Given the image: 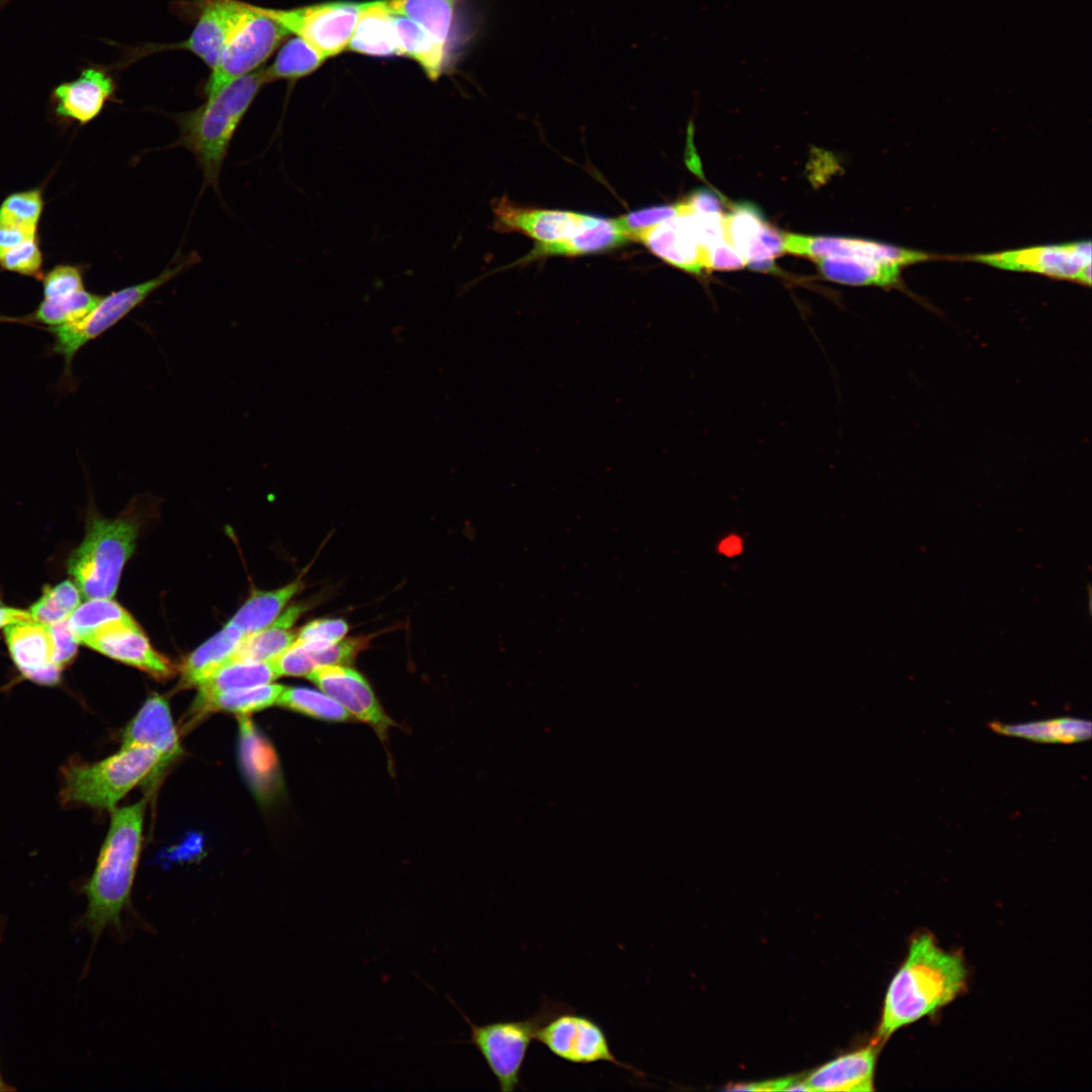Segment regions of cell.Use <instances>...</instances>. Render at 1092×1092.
Masks as SVG:
<instances>
[{"label": "cell", "instance_id": "2e32d148", "mask_svg": "<svg viewBox=\"0 0 1092 1092\" xmlns=\"http://www.w3.org/2000/svg\"><path fill=\"white\" fill-rule=\"evenodd\" d=\"M9 654L23 677L42 686L61 680L62 669L55 661L54 641L48 625L32 620L4 628Z\"/></svg>", "mask_w": 1092, "mask_h": 1092}, {"label": "cell", "instance_id": "d6986e66", "mask_svg": "<svg viewBox=\"0 0 1092 1092\" xmlns=\"http://www.w3.org/2000/svg\"><path fill=\"white\" fill-rule=\"evenodd\" d=\"M636 242L666 263L695 275L706 268V250L699 243L689 214H678L641 233Z\"/></svg>", "mask_w": 1092, "mask_h": 1092}, {"label": "cell", "instance_id": "681fc988", "mask_svg": "<svg viewBox=\"0 0 1092 1092\" xmlns=\"http://www.w3.org/2000/svg\"><path fill=\"white\" fill-rule=\"evenodd\" d=\"M33 238H36V234L0 222V256Z\"/></svg>", "mask_w": 1092, "mask_h": 1092}, {"label": "cell", "instance_id": "ee69618b", "mask_svg": "<svg viewBox=\"0 0 1092 1092\" xmlns=\"http://www.w3.org/2000/svg\"><path fill=\"white\" fill-rule=\"evenodd\" d=\"M43 298H58L84 289L83 275L79 267L59 265L42 278Z\"/></svg>", "mask_w": 1092, "mask_h": 1092}, {"label": "cell", "instance_id": "1f68e13d", "mask_svg": "<svg viewBox=\"0 0 1092 1092\" xmlns=\"http://www.w3.org/2000/svg\"><path fill=\"white\" fill-rule=\"evenodd\" d=\"M461 0H385L394 15L404 16L447 46Z\"/></svg>", "mask_w": 1092, "mask_h": 1092}, {"label": "cell", "instance_id": "836d02e7", "mask_svg": "<svg viewBox=\"0 0 1092 1092\" xmlns=\"http://www.w3.org/2000/svg\"><path fill=\"white\" fill-rule=\"evenodd\" d=\"M326 59L298 36L281 44L270 66L263 68L268 82L294 81L315 72Z\"/></svg>", "mask_w": 1092, "mask_h": 1092}, {"label": "cell", "instance_id": "f35d334b", "mask_svg": "<svg viewBox=\"0 0 1092 1092\" xmlns=\"http://www.w3.org/2000/svg\"><path fill=\"white\" fill-rule=\"evenodd\" d=\"M42 207L39 189L12 193L0 205V222L36 234Z\"/></svg>", "mask_w": 1092, "mask_h": 1092}, {"label": "cell", "instance_id": "f1b7e54d", "mask_svg": "<svg viewBox=\"0 0 1092 1092\" xmlns=\"http://www.w3.org/2000/svg\"><path fill=\"white\" fill-rule=\"evenodd\" d=\"M394 27L401 56L418 63L430 80H438L445 70L446 44L404 16L394 15Z\"/></svg>", "mask_w": 1092, "mask_h": 1092}, {"label": "cell", "instance_id": "30bf717a", "mask_svg": "<svg viewBox=\"0 0 1092 1092\" xmlns=\"http://www.w3.org/2000/svg\"><path fill=\"white\" fill-rule=\"evenodd\" d=\"M536 1040L556 1058L574 1065L609 1063L639 1080L646 1075L638 1068L624 1063L611 1049L607 1033L595 1019L578 1014L574 1008L562 1011L538 1030Z\"/></svg>", "mask_w": 1092, "mask_h": 1092}, {"label": "cell", "instance_id": "7bdbcfd3", "mask_svg": "<svg viewBox=\"0 0 1092 1092\" xmlns=\"http://www.w3.org/2000/svg\"><path fill=\"white\" fill-rule=\"evenodd\" d=\"M42 255L36 238L29 239L0 256V268L24 276L41 278Z\"/></svg>", "mask_w": 1092, "mask_h": 1092}, {"label": "cell", "instance_id": "5b68a950", "mask_svg": "<svg viewBox=\"0 0 1092 1092\" xmlns=\"http://www.w3.org/2000/svg\"><path fill=\"white\" fill-rule=\"evenodd\" d=\"M136 537L138 525L129 517L89 521L83 541L68 559V571L87 600L115 595Z\"/></svg>", "mask_w": 1092, "mask_h": 1092}, {"label": "cell", "instance_id": "8992f818", "mask_svg": "<svg viewBox=\"0 0 1092 1092\" xmlns=\"http://www.w3.org/2000/svg\"><path fill=\"white\" fill-rule=\"evenodd\" d=\"M447 998L470 1028L469 1038L463 1042L476 1048L503 1092H513L522 1087V1069L541 1026L556 1014L573 1008L565 1002L543 996L535 1014L528 1018L475 1024L452 998Z\"/></svg>", "mask_w": 1092, "mask_h": 1092}, {"label": "cell", "instance_id": "c3c4849f", "mask_svg": "<svg viewBox=\"0 0 1092 1092\" xmlns=\"http://www.w3.org/2000/svg\"><path fill=\"white\" fill-rule=\"evenodd\" d=\"M797 1079V1077L791 1076L761 1082L737 1083L727 1086L726 1089L733 1091H787Z\"/></svg>", "mask_w": 1092, "mask_h": 1092}, {"label": "cell", "instance_id": "5bb4252c", "mask_svg": "<svg viewBox=\"0 0 1092 1092\" xmlns=\"http://www.w3.org/2000/svg\"><path fill=\"white\" fill-rule=\"evenodd\" d=\"M81 644L158 679L175 672L169 658L158 652L134 619L104 625L84 637Z\"/></svg>", "mask_w": 1092, "mask_h": 1092}, {"label": "cell", "instance_id": "f546056e", "mask_svg": "<svg viewBox=\"0 0 1092 1092\" xmlns=\"http://www.w3.org/2000/svg\"><path fill=\"white\" fill-rule=\"evenodd\" d=\"M302 587V581L296 580L277 589L255 592L229 623L244 636L256 633L272 624Z\"/></svg>", "mask_w": 1092, "mask_h": 1092}, {"label": "cell", "instance_id": "4dcf8cb0", "mask_svg": "<svg viewBox=\"0 0 1092 1092\" xmlns=\"http://www.w3.org/2000/svg\"><path fill=\"white\" fill-rule=\"evenodd\" d=\"M102 296L89 292L85 288L71 295L58 298H43L29 314L11 317L0 316V322L25 325L42 324L57 327L77 322L88 314L101 300Z\"/></svg>", "mask_w": 1092, "mask_h": 1092}, {"label": "cell", "instance_id": "60d3db41", "mask_svg": "<svg viewBox=\"0 0 1092 1092\" xmlns=\"http://www.w3.org/2000/svg\"><path fill=\"white\" fill-rule=\"evenodd\" d=\"M369 640L366 636L343 638L314 650L307 649L298 643L305 649L309 661L313 669H315L325 665H348L354 661L360 651L368 646Z\"/></svg>", "mask_w": 1092, "mask_h": 1092}, {"label": "cell", "instance_id": "83f0119b", "mask_svg": "<svg viewBox=\"0 0 1092 1092\" xmlns=\"http://www.w3.org/2000/svg\"><path fill=\"white\" fill-rule=\"evenodd\" d=\"M278 674L269 661H234L225 664L200 682L192 712L197 711L213 697L241 689L272 682Z\"/></svg>", "mask_w": 1092, "mask_h": 1092}, {"label": "cell", "instance_id": "816d5d0a", "mask_svg": "<svg viewBox=\"0 0 1092 1092\" xmlns=\"http://www.w3.org/2000/svg\"><path fill=\"white\" fill-rule=\"evenodd\" d=\"M741 550V542L736 537H730L722 542L720 551L728 556L736 555Z\"/></svg>", "mask_w": 1092, "mask_h": 1092}, {"label": "cell", "instance_id": "ffe728a7", "mask_svg": "<svg viewBox=\"0 0 1092 1092\" xmlns=\"http://www.w3.org/2000/svg\"><path fill=\"white\" fill-rule=\"evenodd\" d=\"M724 225L727 241L743 256L746 264L774 260L785 252L783 233L770 225L751 203L733 204L731 211L724 214Z\"/></svg>", "mask_w": 1092, "mask_h": 1092}, {"label": "cell", "instance_id": "9c48e42d", "mask_svg": "<svg viewBox=\"0 0 1092 1092\" xmlns=\"http://www.w3.org/2000/svg\"><path fill=\"white\" fill-rule=\"evenodd\" d=\"M363 3L333 1L290 9L260 7L289 34L302 38L327 60L347 50Z\"/></svg>", "mask_w": 1092, "mask_h": 1092}, {"label": "cell", "instance_id": "52a82bcc", "mask_svg": "<svg viewBox=\"0 0 1092 1092\" xmlns=\"http://www.w3.org/2000/svg\"><path fill=\"white\" fill-rule=\"evenodd\" d=\"M199 259L196 253L178 258L158 276L102 296L99 303L81 320L67 325L41 328L53 337L51 353L62 356L64 359V375L72 378V362L83 346L115 326L153 292L195 265Z\"/></svg>", "mask_w": 1092, "mask_h": 1092}, {"label": "cell", "instance_id": "cb8c5ba5", "mask_svg": "<svg viewBox=\"0 0 1092 1092\" xmlns=\"http://www.w3.org/2000/svg\"><path fill=\"white\" fill-rule=\"evenodd\" d=\"M630 242L615 219L600 220L580 233L561 241L537 243L523 261L548 256H578L608 251Z\"/></svg>", "mask_w": 1092, "mask_h": 1092}, {"label": "cell", "instance_id": "d4e9b609", "mask_svg": "<svg viewBox=\"0 0 1092 1092\" xmlns=\"http://www.w3.org/2000/svg\"><path fill=\"white\" fill-rule=\"evenodd\" d=\"M244 634L228 623L224 628L196 648L181 665V687L198 686L230 663Z\"/></svg>", "mask_w": 1092, "mask_h": 1092}, {"label": "cell", "instance_id": "7402d4cb", "mask_svg": "<svg viewBox=\"0 0 1092 1092\" xmlns=\"http://www.w3.org/2000/svg\"><path fill=\"white\" fill-rule=\"evenodd\" d=\"M114 92V80L109 74L99 68H86L77 79L54 90L56 112L87 123L101 112Z\"/></svg>", "mask_w": 1092, "mask_h": 1092}, {"label": "cell", "instance_id": "7a4b0ae2", "mask_svg": "<svg viewBox=\"0 0 1092 1092\" xmlns=\"http://www.w3.org/2000/svg\"><path fill=\"white\" fill-rule=\"evenodd\" d=\"M145 801L113 809L95 869L83 886L87 908L81 923L97 940L106 928L120 931L122 913L130 907L143 835Z\"/></svg>", "mask_w": 1092, "mask_h": 1092}, {"label": "cell", "instance_id": "8fae6325", "mask_svg": "<svg viewBox=\"0 0 1092 1092\" xmlns=\"http://www.w3.org/2000/svg\"><path fill=\"white\" fill-rule=\"evenodd\" d=\"M972 260L1001 269L1091 283L1090 241L977 255Z\"/></svg>", "mask_w": 1092, "mask_h": 1092}, {"label": "cell", "instance_id": "277c9868", "mask_svg": "<svg viewBox=\"0 0 1092 1092\" xmlns=\"http://www.w3.org/2000/svg\"><path fill=\"white\" fill-rule=\"evenodd\" d=\"M160 762L154 748L129 746L94 763H71L62 769L61 799L65 804L112 811L133 787L153 777Z\"/></svg>", "mask_w": 1092, "mask_h": 1092}, {"label": "cell", "instance_id": "8d00e7d4", "mask_svg": "<svg viewBox=\"0 0 1092 1092\" xmlns=\"http://www.w3.org/2000/svg\"><path fill=\"white\" fill-rule=\"evenodd\" d=\"M81 604V592L76 583L64 580L44 585L40 598L28 609L31 620L52 625L67 620Z\"/></svg>", "mask_w": 1092, "mask_h": 1092}, {"label": "cell", "instance_id": "4316f807", "mask_svg": "<svg viewBox=\"0 0 1092 1092\" xmlns=\"http://www.w3.org/2000/svg\"><path fill=\"white\" fill-rule=\"evenodd\" d=\"M305 606L295 604L268 627L243 637L231 662L234 661H269L288 648L296 639L291 626L296 622Z\"/></svg>", "mask_w": 1092, "mask_h": 1092}, {"label": "cell", "instance_id": "44dd1931", "mask_svg": "<svg viewBox=\"0 0 1092 1092\" xmlns=\"http://www.w3.org/2000/svg\"><path fill=\"white\" fill-rule=\"evenodd\" d=\"M880 1044L844 1054L812 1071L803 1079L808 1091H873Z\"/></svg>", "mask_w": 1092, "mask_h": 1092}, {"label": "cell", "instance_id": "f907efd6", "mask_svg": "<svg viewBox=\"0 0 1092 1092\" xmlns=\"http://www.w3.org/2000/svg\"><path fill=\"white\" fill-rule=\"evenodd\" d=\"M26 620H31L28 610L0 606V629L12 623Z\"/></svg>", "mask_w": 1092, "mask_h": 1092}, {"label": "cell", "instance_id": "f5cc1de1", "mask_svg": "<svg viewBox=\"0 0 1092 1092\" xmlns=\"http://www.w3.org/2000/svg\"><path fill=\"white\" fill-rule=\"evenodd\" d=\"M14 1089H15L14 1087H11V1086H9V1085H8V1084H7V1083H6V1082H5L4 1080H3V1078H2V1075H1V1072H0V1092H4V1091H11V1090H14Z\"/></svg>", "mask_w": 1092, "mask_h": 1092}, {"label": "cell", "instance_id": "e575fe53", "mask_svg": "<svg viewBox=\"0 0 1092 1092\" xmlns=\"http://www.w3.org/2000/svg\"><path fill=\"white\" fill-rule=\"evenodd\" d=\"M284 689L282 685L270 682L226 692L207 701L196 714L224 711L245 715L258 712L277 704Z\"/></svg>", "mask_w": 1092, "mask_h": 1092}, {"label": "cell", "instance_id": "603a6c76", "mask_svg": "<svg viewBox=\"0 0 1092 1092\" xmlns=\"http://www.w3.org/2000/svg\"><path fill=\"white\" fill-rule=\"evenodd\" d=\"M347 50L370 57L401 56L394 14L385 0L363 3Z\"/></svg>", "mask_w": 1092, "mask_h": 1092}, {"label": "cell", "instance_id": "7c38bea8", "mask_svg": "<svg viewBox=\"0 0 1092 1092\" xmlns=\"http://www.w3.org/2000/svg\"><path fill=\"white\" fill-rule=\"evenodd\" d=\"M306 677L353 718L370 725L381 740L394 722L386 715L364 676L348 665H325Z\"/></svg>", "mask_w": 1092, "mask_h": 1092}, {"label": "cell", "instance_id": "3957f363", "mask_svg": "<svg viewBox=\"0 0 1092 1092\" xmlns=\"http://www.w3.org/2000/svg\"><path fill=\"white\" fill-rule=\"evenodd\" d=\"M267 83L264 70H257L229 84L196 109L178 116L177 144L196 158L205 184L217 187L236 129Z\"/></svg>", "mask_w": 1092, "mask_h": 1092}, {"label": "cell", "instance_id": "7dc6e473", "mask_svg": "<svg viewBox=\"0 0 1092 1092\" xmlns=\"http://www.w3.org/2000/svg\"><path fill=\"white\" fill-rule=\"evenodd\" d=\"M688 212L697 213H722L723 205L720 197L706 189L697 190L682 200Z\"/></svg>", "mask_w": 1092, "mask_h": 1092}, {"label": "cell", "instance_id": "b9f144b4", "mask_svg": "<svg viewBox=\"0 0 1092 1092\" xmlns=\"http://www.w3.org/2000/svg\"><path fill=\"white\" fill-rule=\"evenodd\" d=\"M348 630L349 625L343 619H316L304 625L295 640L305 648L314 650L343 639Z\"/></svg>", "mask_w": 1092, "mask_h": 1092}, {"label": "cell", "instance_id": "4fadbf2b", "mask_svg": "<svg viewBox=\"0 0 1092 1092\" xmlns=\"http://www.w3.org/2000/svg\"><path fill=\"white\" fill-rule=\"evenodd\" d=\"M493 229L500 233L519 232L538 243L568 239L596 224L601 217L572 211L519 206L507 197L492 203Z\"/></svg>", "mask_w": 1092, "mask_h": 1092}, {"label": "cell", "instance_id": "484cf974", "mask_svg": "<svg viewBox=\"0 0 1092 1092\" xmlns=\"http://www.w3.org/2000/svg\"><path fill=\"white\" fill-rule=\"evenodd\" d=\"M816 263L827 280L853 286H891L898 283L902 268L861 257H824Z\"/></svg>", "mask_w": 1092, "mask_h": 1092}, {"label": "cell", "instance_id": "d6a6232c", "mask_svg": "<svg viewBox=\"0 0 1092 1092\" xmlns=\"http://www.w3.org/2000/svg\"><path fill=\"white\" fill-rule=\"evenodd\" d=\"M993 727L1005 735L1044 743H1074L1091 736L1090 721L1072 717L1012 725L994 724Z\"/></svg>", "mask_w": 1092, "mask_h": 1092}, {"label": "cell", "instance_id": "ab89813d", "mask_svg": "<svg viewBox=\"0 0 1092 1092\" xmlns=\"http://www.w3.org/2000/svg\"><path fill=\"white\" fill-rule=\"evenodd\" d=\"M680 202L669 205H656L624 214L615 218L619 228L629 241L636 242L637 237L654 225L678 214H684Z\"/></svg>", "mask_w": 1092, "mask_h": 1092}, {"label": "cell", "instance_id": "74e56055", "mask_svg": "<svg viewBox=\"0 0 1092 1092\" xmlns=\"http://www.w3.org/2000/svg\"><path fill=\"white\" fill-rule=\"evenodd\" d=\"M132 619L131 615L115 601L99 598L88 599L80 604L68 618V624L81 642L84 637L104 625Z\"/></svg>", "mask_w": 1092, "mask_h": 1092}, {"label": "cell", "instance_id": "ac0fdd59", "mask_svg": "<svg viewBox=\"0 0 1092 1092\" xmlns=\"http://www.w3.org/2000/svg\"><path fill=\"white\" fill-rule=\"evenodd\" d=\"M198 18L189 36L170 48L190 52L211 70L216 65L231 32L243 15L246 2L198 0Z\"/></svg>", "mask_w": 1092, "mask_h": 1092}, {"label": "cell", "instance_id": "f6af8a7d", "mask_svg": "<svg viewBox=\"0 0 1092 1092\" xmlns=\"http://www.w3.org/2000/svg\"><path fill=\"white\" fill-rule=\"evenodd\" d=\"M48 626L54 641L55 661L64 670L76 657L80 642L71 630L68 619Z\"/></svg>", "mask_w": 1092, "mask_h": 1092}, {"label": "cell", "instance_id": "d590c367", "mask_svg": "<svg viewBox=\"0 0 1092 1092\" xmlns=\"http://www.w3.org/2000/svg\"><path fill=\"white\" fill-rule=\"evenodd\" d=\"M277 704L289 710L330 722H345L353 717L333 698L308 688H285Z\"/></svg>", "mask_w": 1092, "mask_h": 1092}, {"label": "cell", "instance_id": "9a60e30c", "mask_svg": "<svg viewBox=\"0 0 1092 1092\" xmlns=\"http://www.w3.org/2000/svg\"><path fill=\"white\" fill-rule=\"evenodd\" d=\"M783 241L785 252L814 260L824 257H861L904 267L929 258L922 252L851 238L783 233Z\"/></svg>", "mask_w": 1092, "mask_h": 1092}, {"label": "cell", "instance_id": "e0dca14e", "mask_svg": "<svg viewBox=\"0 0 1092 1092\" xmlns=\"http://www.w3.org/2000/svg\"><path fill=\"white\" fill-rule=\"evenodd\" d=\"M149 746L161 755L156 772L148 781L156 782L166 767L181 753L178 734L167 701L151 696L122 733L121 747Z\"/></svg>", "mask_w": 1092, "mask_h": 1092}, {"label": "cell", "instance_id": "ba28073f", "mask_svg": "<svg viewBox=\"0 0 1092 1092\" xmlns=\"http://www.w3.org/2000/svg\"><path fill=\"white\" fill-rule=\"evenodd\" d=\"M288 35L289 32L266 15L260 6L246 3L243 15L203 86L206 99L234 81L257 71Z\"/></svg>", "mask_w": 1092, "mask_h": 1092}, {"label": "cell", "instance_id": "6da1fadb", "mask_svg": "<svg viewBox=\"0 0 1092 1092\" xmlns=\"http://www.w3.org/2000/svg\"><path fill=\"white\" fill-rule=\"evenodd\" d=\"M967 979L960 953L942 949L930 932L916 934L889 984L873 1042L882 1045L901 1027L952 1002L965 990Z\"/></svg>", "mask_w": 1092, "mask_h": 1092}, {"label": "cell", "instance_id": "bcb514c9", "mask_svg": "<svg viewBox=\"0 0 1092 1092\" xmlns=\"http://www.w3.org/2000/svg\"><path fill=\"white\" fill-rule=\"evenodd\" d=\"M745 266L743 256L727 240H722L706 250L707 271L739 270Z\"/></svg>", "mask_w": 1092, "mask_h": 1092}]
</instances>
